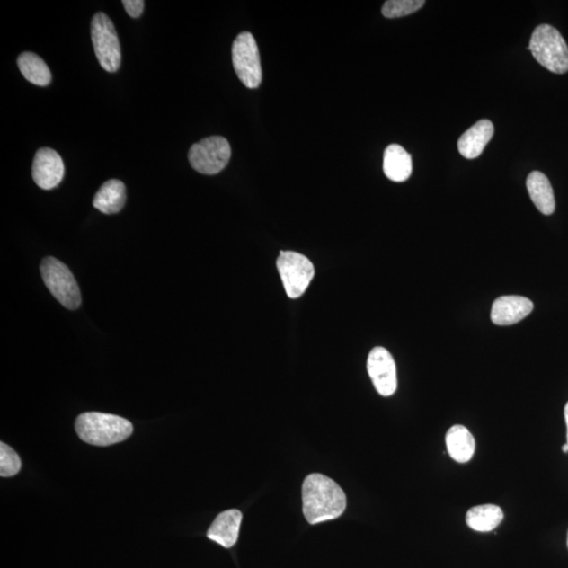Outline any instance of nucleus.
I'll return each mask as SVG.
<instances>
[{"label": "nucleus", "instance_id": "obj_1", "mask_svg": "<svg viewBox=\"0 0 568 568\" xmlns=\"http://www.w3.org/2000/svg\"><path fill=\"white\" fill-rule=\"evenodd\" d=\"M304 515L310 524L334 520L347 508V496L334 480L323 474H311L302 485Z\"/></svg>", "mask_w": 568, "mask_h": 568}, {"label": "nucleus", "instance_id": "obj_2", "mask_svg": "<svg viewBox=\"0 0 568 568\" xmlns=\"http://www.w3.org/2000/svg\"><path fill=\"white\" fill-rule=\"evenodd\" d=\"M75 430L80 439L91 446L109 447L131 437L133 424L112 413L88 412L77 417Z\"/></svg>", "mask_w": 568, "mask_h": 568}, {"label": "nucleus", "instance_id": "obj_3", "mask_svg": "<svg viewBox=\"0 0 568 568\" xmlns=\"http://www.w3.org/2000/svg\"><path fill=\"white\" fill-rule=\"evenodd\" d=\"M529 50L538 63L555 74L568 72V46L559 31L549 24L534 30Z\"/></svg>", "mask_w": 568, "mask_h": 568}, {"label": "nucleus", "instance_id": "obj_4", "mask_svg": "<svg viewBox=\"0 0 568 568\" xmlns=\"http://www.w3.org/2000/svg\"><path fill=\"white\" fill-rule=\"evenodd\" d=\"M40 271L43 282L55 299L67 310H77L82 305V294L69 268L57 258L47 257L41 262Z\"/></svg>", "mask_w": 568, "mask_h": 568}, {"label": "nucleus", "instance_id": "obj_5", "mask_svg": "<svg viewBox=\"0 0 568 568\" xmlns=\"http://www.w3.org/2000/svg\"><path fill=\"white\" fill-rule=\"evenodd\" d=\"M93 48L98 61L110 73L119 71L121 65V48L114 23L104 13H96L91 23Z\"/></svg>", "mask_w": 568, "mask_h": 568}, {"label": "nucleus", "instance_id": "obj_6", "mask_svg": "<svg viewBox=\"0 0 568 568\" xmlns=\"http://www.w3.org/2000/svg\"><path fill=\"white\" fill-rule=\"evenodd\" d=\"M232 155L231 146L221 136H212L193 145L189 151L192 168L203 175H216L226 168Z\"/></svg>", "mask_w": 568, "mask_h": 568}, {"label": "nucleus", "instance_id": "obj_7", "mask_svg": "<svg viewBox=\"0 0 568 568\" xmlns=\"http://www.w3.org/2000/svg\"><path fill=\"white\" fill-rule=\"evenodd\" d=\"M235 72L249 89H257L262 82L261 57L254 36L250 32L240 33L232 47Z\"/></svg>", "mask_w": 568, "mask_h": 568}, {"label": "nucleus", "instance_id": "obj_8", "mask_svg": "<svg viewBox=\"0 0 568 568\" xmlns=\"http://www.w3.org/2000/svg\"><path fill=\"white\" fill-rule=\"evenodd\" d=\"M277 268L287 295L292 299L305 294L315 275L314 265L308 258L291 251L280 252Z\"/></svg>", "mask_w": 568, "mask_h": 568}, {"label": "nucleus", "instance_id": "obj_9", "mask_svg": "<svg viewBox=\"0 0 568 568\" xmlns=\"http://www.w3.org/2000/svg\"><path fill=\"white\" fill-rule=\"evenodd\" d=\"M368 372L376 391L381 396L390 397L397 390L396 363L390 351L377 347L370 351L368 358Z\"/></svg>", "mask_w": 568, "mask_h": 568}, {"label": "nucleus", "instance_id": "obj_10", "mask_svg": "<svg viewBox=\"0 0 568 568\" xmlns=\"http://www.w3.org/2000/svg\"><path fill=\"white\" fill-rule=\"evenodd\" d=\"M32 176L35 183L42 190L49 191L58 187L65 177L63 158L50 147H42L36 153Z\"/></svg>", "mask_w": 568, "mask_h": 568}, {"label": "nucleus", "instance_id": "obj_11", "mask_svg": "<svg viewBox=\"0 0 568 568\" xmlns=\"http://www.w3.org/2000/svg\"><path fill=\"white\" fill-rule=\"evenodd\" d=\"M533 310V302L523 296H502L493 301L491 319L496 325H512L520 323Z\"/></svg>", "mask_w": 568, "mask_h": 568}, {"label": "nucleus", "instance_id": "obj_12", "mask_svg": "<svg viewBox=\"0 0 568 568\" xmlns=\"http://www.w3.org/2000/svg\"><path fill=\"white\" fill-rule=\"evenodd\" d=\"M243 514L238 510L220 512L209 527L207 536L209 540L218 543L221 546L231 548L238 540Z\"/></svg>", "mask_w": 568, "mask_h": 568}, {"label": "nucleus", "instance_id": "obj_13", "mask_svg": "<svg viewBox=\"0 0 568 568\" xmlns=\"http://www.w3.org/2000/svg\"><path fill=\"white\" fill-rule=\"evenodd\" d=\"M493 132H495V128L490 120H483L475 123L459 138V153L466 159L479 157L491 141Z\"/></svg>", "mask_w": 568, "mask_h": 568}, {"label": "nucleus", "instance_id": "obj_14", "mask_svg": "<svg viewBox=\"0 0 568 568\" xmlns=\"http://www.w3.org/2000/svg\"><path fill=\"white\" fill-rule=\"evenodd\" d=\"M126 185L119 179L104 182L93 200V206L103 214L120 213L126 205Z\"/></svg>", "mask_w": 568, "mask_h": 568}, {"label": "nucleus", "instance_id": "obj_15", "mask_svg": "<svg viewBox=\"0 0 568 568\" xmlns=\"http://www.w3.org/2000/svg\"><path fill=\"white\" fill-rule=\"evenodd\" d=\"M384 172L390 181L404 182L412 175V156L399 145L388 146L385 151Z\"/></svg>", "mask_w": 568, "mask_h": 568}, {"label": "nucleus", "instance_id": "obj_16", "mask_svg": "<svg viewBox=\"0 0 568 568\" xmlns=\"http://www.w3.org/2000/svg\"><path fill=\"white\" fill-rule=\"evenodd\" d=\"M527 188L534 205L542 214L552 215L555 212V201L551 182L539 171L530 173L527 179Z\"/></svg>", "mask_w": 568, "mask_h": 568}, {"label": "nucleus", "instance_id": "obj_17", "mask_svg": "<svg viewBox=\"0 0 568 568\" xmlns=\"http://www.w3.org/2000/svg\"><path fill=\"white\" fill-rule=\"evenodd\" d=\"M446 443L450 458L466 463L473 458L476 443L466 426L454 425L447 433Z\"/></svg>", "mask_w": 568, "mask_h": 568}, {"label": "nucleus", "instance_id": "obj_18", "mask_svg": "<svg viewBox=\"0 0 568 568\" xmlns=\"http://www.w3.org/2000/svg\"><path fill=\"white\" fill-rule=\"evenodd\" d=\"M504 512L501 508L493 504L474 506L467 511L466 524L468 528L480 533L492 532L502 522Z\"/></svg>", "mask_w": 568, "mask_h": 568}, {"label": "nucleus", "instance_id": "obj_19", "mask_svg": "<svg viewBox=\"0 0 568 568\" xmlns=\"http://www.w3.org/2000/svg\"><path fill=\"white\" fill-rule=\"evenodd\" d=\"M17 65L23 77L31 84L40 86H47L51 84V71L39 55L24 52L18 58Z\"/></svg>", "mask_w": 568, "mask_h": 568}, {"label": "nucleus", "instance_id": "obj_20", "mask_svg": "<svg viewBox=\"0 0 568 568\" xmlns=\"http://www.w3.org/2000/svg\"><path fill=\"white\" fill-rule=\"evenodd\" d=\"M425 4L424 0H388L382 7V15L398 18L415 13Z\"/></svg>", "mask_w": 568, "mask_h": 568}, {"label": "nucleus", "instance_id": "obj_21", "mask_svg": "<svg viewBox=\"0 0 568 568\" xmlns=\"http://www.w3.org/2000/svg\"><path fill=\"white\" fill-rule=\"evenodd\" d=\"M21 468L20 456L8 444L0 443V476L3 478L13 477L20 473Z\"/></svg>", "mask_w": 568, "mask_h": 568}, {"label": "nucleus", "instance_id": "obj_22", "mask_svg": "<svg viewBox=\"0 0 568 568\" xmlns=\"http://www.w3.org/2000/svg\"><path fill=\"white\" fill-rule=\"evenodd\" d=\"M122 4L127 13L133 18L141 16L145 9L144 0H123Z\"/></svg>", "mask_w": 568, "mask_h": 568}, {"label": "nucleus", "instance_id": "obj_23", "mask_svg": "<svg viewBox=\"0 0 568 568\" xmlns=\"http://www.w3.org/2000/svg\"><path fill=\"white\" fill-rule=\"evenodd\" d=\"M564 416H565V422H566V426H567V446H568V403L565 405Z\"/></svg>", "mask_w": 568, "mask_h": 568}, {"label": "nucleus", "instance_id": "obj_24", "mask_svg": "<svg viewBox=\"0 0 568 568\" xmlns=\"http://www.w3.org/2000/svg\"><path fill=\"white\" fill-rule=\"evenodd\" d=\"M562 450H564V453H568V446H567V443H566V444H564V447H562Z\"/></svg>", "mask_w": 568, "mask_h": 568}, {"label": "nucleus", "instance_id": "obj_25", "mask_svg": "<svg viewBox=\"0 0 568 568\" xmlns=\"http://www.w3.org/2000/svg\"><path fill=\"white\" fill-rule=\"evenodd\" d=\"M567 546H568V535H567Z\"/></svg>", "mask_w": 568, "mask_h": 568}]
</instances>
